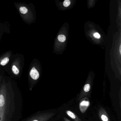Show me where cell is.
<instances>
[{"label": "cell", "instance_id": "8992f818", "mask_svg": "<svg viewBox=\"0 0 121 121\" xmlns=\"http://www.w3.org/2000/svg\"><path fill=\"white\" fill-rule=\"evenodd\" d=\"M30 75L32 79L34 80H37L39 78V73L37 69L35 67H34L30 71Z\"/></svg>", "mask_w": 121, "mask_h": 121}, {"label": "cell", "instance_id": "30bf717a", "mask_svg": "<svg viewBox=\"0 0 121 121\" xmlns=\"http://www.w3.org/2000/svg\"><path fill=\"white\" fill-rule=\"evenodd\" d=\"M20 11L21 13L25 14L27 13L28 12V10L25 7H22L20 8Z\"/></svg>", "mask_w": 121, "mask_h": 121}, {"label": "cell", "instance_id": "5bb4252c", "mask_svg": "<svg viewBox=\"0 0 121 121\" xmlns=\"http://www.w3.org/2000/svg\"><path fill=\"white\" fill-rule=\"evenodd\" d=\"M119 96L120 99V107H121V100H120V98H121V88H120V92L119 93Z\"/></svg>", "mask_w": 121, "mask_h": 121}, {"label": "cell", "instance_id": "2e32d148", "mask_svg": "<svg viewBox=\"0 0 121 121\" xmlns=\"http://www.w3.org/2000/svg\"><path fill=\"white\" fill-rule=\"evenodd\" d=\"M121 45H120V48H119V52L120 53V54H121Z\"/></svg>", "mask_w": 121, "mask_h": 121}, {"label": "cell", "instance_id": "3957f363", "mask_svg": "<svg viewBox=\"0 0 121 121\" xmlns=\"http://www.w3.org/2000/svg\"><path fill=\"white\" fill-rule=\"evenodd\" d=\"M91 90V82L90 81L87 82L81 89L78 97V100H80L85 97H88L90 95Z\"/></svg>", "mask_w": 121, "mask_h": 121}, {"label": "cell", "instance_id": "4fadbf2b", "mask_svg": "<svg viewBox=\"0 0 121 121\" xmlns=\"http://www.w3.org/2000/svg\"><path fill=\"white\" fill-rule=\"evenodd\" d=\"M93 36L95 38L97 39H100V35L98 32H95V33H94V34H93Z\"/></svg>", "mask_w": 121, "mask_h": 121}, {"label": "cell", "instance_id": "277c9868", "mask_svg": "<svg viewBox=\"0 0 121 121\" xmlns=\"http://www.w3.org/2000/svg\"><path fill=\"white\" fill-rule=\"evenodd\" d=\"M90 105V102L87 97L82 98L79 103V107L81 113L84 114Z\"/></svg>", "mask_w": 121, "mask_h": 121}, {"label": "cell", "instance_id": "9a60e30c", "mask_svg": "<svg viewBox=\"0 0 121 121\" xmlns=\"http://www.w3.org/2000/svg\"><path fill=\"white\" fill-rule=\"evenodd\" d=\"M64 120V121H71L68 118H66L65 117H64L63 118Z\"/></svg>", "mask_w": 121, "mask_h": 121}, {"label": "cell", "instance_id": "6da1fadb", "mask_svg": "<svg viewBox=\"0 0 121 121\" xmlns=\"http://www.w3.org/2000/svg\"><path fill=\"white\" fill-rule=\"evenodd\" d=\"M15 93L9 85L0 87V121H12L15 109Z\"/></svg>", "mask_w": 121, "mask_h": 121}, {"label": "cell", "instance_id": "9c48e42d", "mask_svg": "<svg viewBox=\"0 0 121 121\" xmlns=\"http://www.w3.org/2000/svg\"><path fill=\"white\" fill-rule=\"evenodd\" d=\"M58 39L59 41L61 42H64L65 41L66 38L65 35H60L58 36Z\"/></svg>", "mask_w": 121, "mask_h": 121}, {"label": "cell", "instance_id": "7a4b0ae2", "mask_svg": "<svg viewBox=\"0 0 121 121\" xmlns=\"http://www.w3.org/2000/svg\"><path fill=\"white\" fill-rule=\"evenodd\" d=\"M55 114L53 112H38L32 115L25 121H48L54 117Z\"/></svg>", "mask_w": 121, "mask_h": 121}, {"label": "cell", "instance_id": "8fae6325", "mask_svg": "<svg viewBox=\"0 0 121 121\" xmlns=\"http://www.w3.org/2000/svg\"><path fill=\"white\" fill-rule=\"evenodd\" d=\"M12 71L15 75H18L19 73V70L15 65H13V66Z\"/></svg>", "mask_w": 121, "mask_h": 121}, {"label": "cell", "instance_id": "5b68a950", "mask_svg": "<svg viewBox=\"0 0 121 121\" xmlns=\"http://www.w3.org/2000/svg\"><path fill=\"white\" fill-rule=\"evenodd\" d=\"M98 115L101 121H111L107 112L102 107L99 108Z\"/></svg>", "mask_w": 121, "mask_h": 121}, {"label": "cell", "instance_id": "7c38bea8", "mask_svg": "<svg viewBox=\"0 0 121 121\" xmlns=\"http://www.w3.org/2000/svg\"><path fill=\"white\" fill-rule=\"evenodd\" d=\"M71 4V2L69 0H65L64 2L63 5L64 6L66 7H69L70 5Z\"/></svg>", "mask_w": 121, "mask_h": 121}, {"label": "cell", "instance_id": "52a82bcc", "mask_svg": "<svg viewBox=\"0 0 121 121\" xmlns=\"http://www.w3.org/2000/svg\"><path fill=\"white\" fill-rule=\"evenodd\" d=\"M65 113L69 117L73 119L74 121H82V120L75 113L70 110H66Z\"/></svg>", "mask_w": 121, "mask_h": 121}, {"label": "cell", "instance_id": "ba28073f", "mask_svg": "<svg viewBox=\"0 0 121 121\" xmlns=\"http://www.w3.org/2000/svg\"><path fill=\"white\" fill-rule=\"evenodd\" d=\"M9 61V59L8 57H6L4 58V59H3L0 62V64L2 66H4L8 63Z\"/></svg>", "mask_w": 121, "mask_h": 121}]
</instances>
